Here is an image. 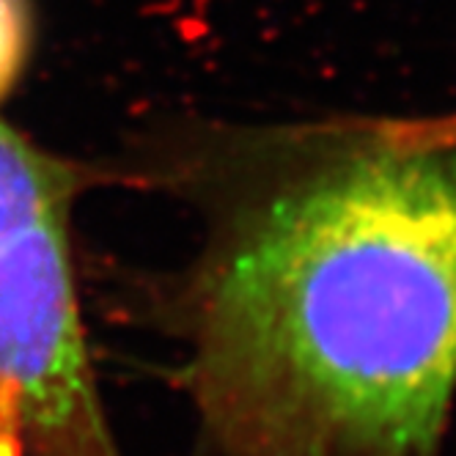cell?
Wrapping results in <instances>:
<instances>
[{
  "label": "cell",
  "instance_id": "cell-1",
  "mask_svg": "<svg viewBox=\"0 0 456 456\" xmlns=\"http://www.w3.org/2000/svg\"><path fill=\"white\" fill-rule=\"evenodd\" d=\"M108 171L190 223L135 305L209 456H443L456 146L387 116L179 121Z\"/></svg>",
  "mask_w": 456,
  "mask_h": 456
},
{
  "label": "cell",
  "instance_id": "cell-2",
  "mask_svg": "<svg viewBox=\"0 0 456 456\" xmlns=\"http://www.w3.org/2000/svg\"><path fill=\"white\" fill-rule=\"evenodd\" d=\"M100 179L0 121V456H126L75 250V207Z\"/></svg>",
  "mask_w": 456,
  "mask_h": 456
},
{
  "label": "cell",
  "instance_id": "cell-4",
  "mask_svg": "<svg viewBox=\"0 0 456 456\" xmlns=\"http://www.w3.org/2000/svg\"><path fill=\"white\" fill-rule=\"evenodd\" d=\"M387 126L404 143L456 146V108L432 116H387Z\"/></svg>",
  "mask_w": 456,
  "mask_h": 456
},
{
  "label": "cell",
  "instance_id": "cell-3",
  "mask_svg": "<svg viewBox=\"0 0 456 456\" xmlns=\"http://www.w3.org/2000/svg\"><path fill=\"white\" fill-rule=\"evenodd\" d=\"M30 53L28 0H0V102L20 80Z\"/></svg>",
  "mask_w": 456,
  "mask_h": 456
}]
</instances>
